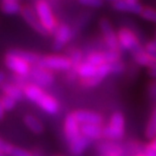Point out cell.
<instances>
[{"label":"cell","mask_w":156,"mask_h":156,"mask_svg":"<svg viewBox=\"0 0 156 156\" xmlns=\"http://www.w3.org/2000/svg\"><path fill=\"white\" fill-rule=\"evenodd\" d=\"M36 11L40 18L41 23L45 27V29L48 30L49 34H54L58 29V24L56 21L54 14L52 12V9L50 7L49 3L44 0L36 2Z\"/></svg>","instance_id":"1"},{"label":"cell","mask_w":156,"mask_h":156,"mask_svg":"<svg viewBox=\"0 0 156 156\" xmlns=\"http://www.w3.org/2000/svg\"><path fill=\"white\" fill-rule=\"evenodd\" d=\"M125 134V118L120 112H116L110 119L108 126L104 127V137L108 139H121Z\"/></svg>","instance_id":"2"},{"label":"cell","mask_w":156,"mask_h":156,"mask_svg":"<svg viewBox=\"0 0 156 156\" xmlns=\"http://www.w3.org/2000/svg\"><path fill=\"white\" fill-rule=\"evenodd\" d=\"M37 65L47 70H71L72 68L69 58L58 55L41 57Z\"/></svg>","instance_id":"3"},{"label":"cell","mask_w":156,"mask_h":156,"mask_svg":"<svg viewBox=\"0 0 156 156\" xmlns=\"http://www.w3.org/2000/svg\"><path fill=\"white\" fill-rule=\"evenodd\" d=\"M118 40L120 47L122 49L127 50V51L132 52V54H136L144 50L142 48V46L140 45L138 39L136 38V36L131 32L130 30L123 27L120 29L118 32Z\"/></svg>","instance_id":"4"},{"label":"cell","mask_w":156,"mask_h":156,"mask_svg":"<svg viewBox=\"0 0 156 156\" xmlns=\"http://www.w3.org/2000/svg\"><path fill=\"white\" fill-rule=\"evenodd\" d=\"M20 14L24 20V21H26L33 30H35L38 34H40V35H42V36L50 35L48 33V30H47L45 29V27L43 26V23H41L38 14H37V11L30 5L23 6Z\"/></svg>","instance_id":"5"},{"label":"cell","mask_w":156,"mask_h":156,"mask_svg":"<svg viewBox=\"0 0 156 156\" xmlns=\"http://www.w3.org/2000/svg\"><path fill=\"white\" fill-rule=\"evenodd\" d=\"M99 27H101L102 36H104L105 44H107V46L108 47V50L120 53L121 47H120V44H119L118 36L116 35V33H115L110 20H107V18H101V20H99Z\"/></svg>","instance_id":"6"},{"label":"cell","mask_w":156,"mask_h":156,"mask_svg":"<svg viewBox=\"0 0 156 156\" xmlns=\"http://www.w3.org/2000/svg\"><path fill=\"white\" fill-rule=\"evenodd\" d=\"M5 65L8 69L13 71L20 76H26L30 72V65L23 61L21 59L17 58L16 56L12 55L10 52H8L5 55Z\"/></svg>","instance_id":"7"},{"label":"cell","mask_w":156,"mask_h":156,"mask_svg":"<svg viewBox=\"0 0 156 156\" xmlns=\"http://www.w3.org/2000/svg\"><path fill=\"white\" fill-rule=\"evenodd\" d=\"M71 37H72V32H71L70 27L65 23L59 24L55 33V39L54 43H53V48L55 51H60L63 49L66 46V44L70 41Z\"/></svg>","instance_id":"8"},{"label":"cell","mask_w":156,"mask_h":156,"mask_svg":"<svg viewBox=\"0 0 156 156\" xmlns=\"http://www.w3.org/2000/svg\"><path fill=\"white\" fill-rule=\"evenodd\" d=\"M78 122L76 121L73 114L68 115L64 122V134L68 142L72 143L74 140H76L81 135L80 127L78 126Z\"/></svg>","instance_id":"9"},{"label":"cell","mask_w":156,"mask_h":156,"mask_svg":"<svg viewBox=\"0 0 156 156\" xmlns=\"http://www.w3.org/2000/svg\"><path fill=\"white\" fill-rule=\"evenodd\" d=\"M114 9L118 11L131 12L134 14H141L143 9V5L136 0H115L112 2Z\"/></svg>","instance_id":"10"},{"label":"cell","mask_w":156,"mask_h":156,"mask_svg":"<svg viewBox=\"0 0 156 156\" xmlns=\"http://www.w3.org/2000/svg\"><path fill=\"white\" fill-rule=\"evenodd\" d=\"M73 114V116L75 117L76 121L81 125H99L101 126L102 123V117L98 113L85 110H78L75 111Z\"/></svg>","instance_id":"11"},{"label":"cell","mask_w":156,"mask_h":156,"mask_svg":"<svg viewBox=\"0 0 156 156\" xmlns=\"http://www.w3.org/2000/svg\"><path fill=\"white\" fill-rule=\"evenodd\" d=\"M30 75L37 82L42 85H49L53 83L55 79L54 74L51 71L40 67L38 65H34V67L30 68Z\"/></svg>","instance_id":"12"},{"label":"cell","mask_w":156,"mask_h":156,"mask_svg":"<svg viewBox=\"0 0 156 156\" xmlns=\"http://www.w3.org/2000/svg\"><path fill=\"white\" fill-rule=\"evenodd\" d=\"M80 133L81 135L85 136L86 138L90 140H98L104 138V127L99 126V125H81Z\"/></svg>","instance_id":"13"},{"label":"cell","mask_w":156,"mask_h":156,"mask_svg":"<svg viewBox=\"0 0 156 156\" xmlns=\"http://www.w3.org/2000/svg\"><path fill=\"white\" fill-rule=\"evenodd\" d=\"M36 104L50 115H56L59 112L58 102L56 101L51 95L47 94V93H44L42 98H41Z\"/></svg>","instance_id":"14"},{"label":"cell","mask_w":156,"mask_h":156,"mask_svg":"<svg viewBox=\"0 0 156 156\" xmlns=\"http://www.w3.org/2000/svg\"><path fill=\"white\" fill-rule=\"evenodd\" d=\"M90 144V139L86 138L85 136L80 135L76 140H74L72 143L69 144V151L72 155H80L82 152L88 147Z\"/></svg>","instance_id":"15"},{"label":"cell","mask_w":156,"mask_h":156,"mask_svg":"<svg viewBox=\"0 0 156 156\" xmlns=\"http://www.w3.org/2000/svg\"><path fill=\"white\" fill-rule=\"evenodd\" d=\"M1 89L5 95L10 96V98L15 99L16 101H21L24 96L23 90H21V88L17 87L16 85H14V84L4 82L1 85Z\"/></svg>","instance_id":"16"},{"label":"cell","mask_w":156,"mask_h":156,"mask_svg":"<svg viewBox=\"0 0 156 156\" xmlns=\"http://www.w3.org/2000/svg\"><path fill=\"white\" fill-rule=\"evenodd\" d=\"M21 5L15 0H3L0 2V11L6 15H13L21 11Z\"/></svg>","instance_id":"17"},{"label":"cell","mask_w":156,"mask_h":156,"mask_svg":"<svg viewBox=\"0 0 156 156\" xmlns=\"http://www.w3.org/2000/svg\"><path fill=\"white\" fill-rule=\"evenodd\" d=\"M133 58L136 63L138 65H141V66H146V67H148L149 69L156 67V61L145 51V49L141 52L134 54Z\"/></svg>","instance_id":"18"},{"label":"cell","mask_w":156,"mask_h":156,"mask_svg":"<svg viewBox=\"0 0 156 156\" xmlns=\"http://www.w3.org/2000/svg\"><path fill=\"white\" fill-rule=\"evenodd\" d=\"M11 53L12 55L16 56L17 58L21 59L23 61H24L27 64H38L40 59H41V56L35 54V53H32V52H27V51H23V50H11L9 51Z\"/></svg>","instance_id":"19"},{"label":"cell","mask_w":156,"mask_h":156,"mask_svg":"<svg viewBox=\"0 0 156 156\" xmlns=\"http://www.w3.org/2000/svg\"><path fill=\"white\" fill-rule=\"evenodd\" d=\"M0 153L6 154L8 156H33L30 152L24 150V149L15 147V146L3 142L2 146L0 147Z\"/></svg>","instance_id":"20"},{"label":"cell","mask_w":156,"mask_h":156,"mask_svg":"<svg viewBox=\"0 0 156 156\" xmlns=\"http://www.w3.org/2000/svg\"><path fill=\"white\" fill-rule=\"evenodd\" d=\"M76 74L79 77L82 78H89V77H93L95 75H98V67L94 66V65L88 63V62H82L79 67L77 68L76 70Z\"/></svg>","instance_id":"21"},{"label":"cell","mask_w":156,"mask_h":156,"mask_svg":"<svg viewBox=\"0 0 156 156\" xmlns=\"http://www.w3.org/2000/svg\"><path fill=\"white\" fill-rule=\"evenodd\" d=\"M98 150L101 155L105 154H111V155H117V156H123V148L121 146L115 143H101L98 145Z\"/></svg>","instance_id":"22"},{"label":"cell","mask_w":156,"mask_h":156,"mask_svg":"<svg viewBox=\"0 0 156 156\" xmlns=\"http://www.w3.org/2000/svg\"><path fill=\"white\" fill-rule=\"evenodd\" d=\"M23 93L24 96L32 101L34 102H37L39 99L42 98L43 94L45 92L41 89V87H39L38 85H35V84H27V85L23 88Z\"/></svg>","instance_id":"23"},{"label":"cell","mask_w":156,"mask_h":156,"mask_svg":"<svg viewBox=\"0 0 156 156\" xmlns=\"http://www.w3.org/2000/svg\"><path fill=\"white\" fill-rule=\"evenodd\" d=\"M23 123L26 126L35 134H41L44 131V126L39 119L33 115H26L23 117Z\"/></svg>","instance_id":"24"},{"label":"cell","mask_w":156,"mask_h":156,"mask_svg":"<svg viewBox=\"0 0 156 156\" xmlns=\"http://www.w3.org/2000/svg\"><path fill=\"white\" fill-rule=\"evenodd\" d=\"M145 136L151 140L156 138V107L154 108L151 117L149 119V122L145 130Z\"/></svg>","instance_id":"25"},{"label":"cell","mask_w":156,"mask_h":156,"mask_svg":"<svg viewBox=\"0 0 156 156\" xmlns=\"http://www.w3.org/2000/svg\"><path fill=\"white\" fill-rule=\"evenodd\" d=\"M86 62L94 65V66L98 67L102 64H105V59L104 56V53H99V52H93L86 57Z\"/></svg>","instance_id":"26"},{"label":"cell","mask_w":156,"mask_h":156,"mask_svg":"<svg viewBox=\"0 0 156 156\" xmlns=\"http://www.w3.org/2000/svg\"><path fill=\"white\" fill-rule=\"evenodd\" d=\"M69 60L71 62V65H72L71 70L76 72L77 68L82 63V53L80 50H73L69 55Z\"/></svg>","instance_id":"27"},{"label":"cell","mask_w":156,"mask_h":156,"mask_svg":"<svg viewBox=\"0 0 156 156\" xmlns=\"http://www.w3.org/2000/svg\"><path fill=\"white\" fill-rule=\"evenodd\" d=\"M101 80H102V78L95 75L89 78H82L80 81V84L83 87H85V88H90V87H94L96 85H98V84L101 82Z\"/></svg>","instance_id":"28"},{"label":"cell","mask_w":156,"mask_h":156,"mask_svg":"<svg viewBox=\"0 0 156 156\" xmlns=\"http://www.w3.org/2000/svg\"><path fill=\"white\" fill-rule=\"evenodd\" d=\"M0 101H1V104L3 105V108H4V110L8 112L12 111L15 108V105H16V101H15V99L5 94L0 98Z\"/></svg>","instance_id":"29"},{"label":"cell","mask_w":156,"mask_h":156,"mask_svg":"<svg viewBox=\"0 0 156 156\" xmlns=\"http://www.w3.org/2000/svg\"><path fill=\"white\" fill-rule=\"evenodd\" d=\"M141 16L146 20L156 23V9H153L151 7H144L141 13Z\"/></svg>","instance_id":"30"},{"label":"cell","mask_w":156,"mask_h":156,"mask_svg":"<svg viewBox=\"0 0 156 156\" xmlns=\"http://www.w3.org/2000/svg\"><path fill=\"white\" fill-rule=\"evenodd\" d=\"M104 56H105V62H107V63H115V62L120 61L121 54L119 52H115V51L108 50L107 52H104Z\"/></svg>","instance_id":"31"},{"label":"cell","mask_w":156,"mask_h":156,"mask_svg":"<svg viewBox=\"0 0 156 156\" xmlns=\"http://www.w3.org/2000/svg\"><path fill=\"white\" fill-rule=\"evenodd\" d=\"M110 73H112L110 63L102 64V65H101V66L98 67V76L102 78V79H104L105 76H108Z\"/></svg>","instance_id":"32"},{"label":"cell","mask_w":156,"mask_h":156,"mask_svg":"<svg viewBox=\"0 0 156 156\" xmlns=\"http://www.w3.org/2000/svg\"><path fill=\"white\" fill-rule=\"evenodd\" d=\"M79 3L87 7L92 8H98L104 5V1L102 0H79Z\"/></svg>","instance_id":"33"},{"label":"cell","mask_w":156,"mask_h":156,"mask_svg":"<svg viewBox=\"0 0 156 156\" xmlns=\"http://www.w3.org/2000/svg\"><path fill=\"white\" fill-rule=\"evenodd\" d=\"M112 73H121L124 70V65L122 62H115V63H110Z\"/></svg>","instance_id":"34"},{"label":"cell","mask_w":156,"mask_h":156,"mask_svg":"<svg viewBox=\"0 0 156 156\" xmlns=\"http://www.w3.org/2000/svg\"><path fill=\"white\" fill-rule=\"evenodd\" d=\"M144 49L148 54H151V53L156 52V41H152V42L147 43Z\"/></svg>","instance_id":"35"},{"label":"cell","mask_w":156,"mask_h":156,"mask_svg":"<svg viewBox=\"0 0 156 156\" xmlns=\"http://www.w3.org/2000/svg\"><path fill=\"white\" fill-rule=\"evenodd\" d=\"M149 94L152 98H156V82L151 83L149 85Z\"/></svg>","instance_id":"36"},{"label":"cell","mask_w":156,"mask_h":156,"mask_svg":"<svg viewBox=\"0 0 156 156\" xmlns=\"http://www.w3.org/2000/svg\"><path fill=\"white\" fill-rule=\"evenodd\" d=\"M4 115H5V110L1 104V101H0V121H2L4 119Z\"/></svg>","instance_id":"37"},{"label":"cell","mask_w":156,"mask_h":156,"mask_svg":"<svg viewBox=\"0 0 156 156\" xmlns=\"http://www.w3.org/2000/svg\"><path fill=\"white\" fill-rule=\"evenodd\" d=\"M147 145H148L151 149H153L154 151H156V138L152 139V140H151V142L149 143V144H147Z\"/></svg>","instance_id":"38"},{"label":"cell","mask_w":156,"mask_h":156,"mask_svg":"<svg viewBox=\"0 0 156 156\" xmlns=\"http://www.w3.org/2000/svg\"><path fill=\"white\" fill-rule=\"evenodd\" d=\"M148 73H149V75H150L151 77L156 78V67H155V68H151V69H149Z\"/></svg>","instance_id":"39"},{"label":"cell","mask_w":156,"mask_h":156,"mask_svg":"<svg viewBox=\"0 0 156 156\" xmlns=\"http://www.w3.org/2000/svg\"><path fill=\"white\" fill-rule=\"evenodd\" d=\"M4 79H5V75L4 73L2 72V71H0V87L3 83H4Z\"/></svg>","instance_id":"40"},{"label":"cell","mask_w":156,"mask_h":156,"mask_svg":"<svg viewBox=\"0 0 156 156\" xmlns=\"http://www.w3.org/2000/svg\"><path fill=\"white\" fill-rule=\"evenodd\" d=\"M149 55H150V56H151V57H152V58H153V59H154V60L156 61V52H153V53H151V54H149Z\"/></svg>","instance_id":"41"},{"label":"cell","mask_w":156,"mask_h":156,"mask_svg":"<svg viewBox=\"0 0 156 156\" xmlns=\"http://www.w3.org/2000/svg\"><path fill=\"white\" fill-rule=\"evenodd\" d=\"M101 156H117V155H111V154H105V155H101Z\"/></svg>","instance_id":"42"},{"label":"cell","mask_w":156,"mask_h":156,"mask_svg":"<svg viewBox=\"0 0 156 156\" xmlns=\"http://www.w3.org/2000/svg\"><path fill=\"white\" fill-rule=\"evenodd\" d=\"M2 144H3V141H1V140H0V147L2 146Z\"/></svg>","instance_id":"43"},{"label":"cell","mask_w":156,"mask_h":156,"mask_svg":"<svg viewBox=\"0 0 156 156\" xmlns=\"http://www.w3.org/2000/svg\"><path fill=\"white\" fill-rule=\"evenodd\" d=\"M137 156H146V155H145V154H138Z\"/></svg>","instance_id":"44"},{"label":"cell","mask_w":156,"mask_h":156,"mask_svg":"<svg viewBox=\"0 0 156 156\" xmlns=\"http://www.w3.org/2000/svg\"><path fill=\"white\" fill-rule=\"evenodd\" d=\"M155 41H156V32H155Z\"/></svg>","instance_id":"45"}]
</instances>
